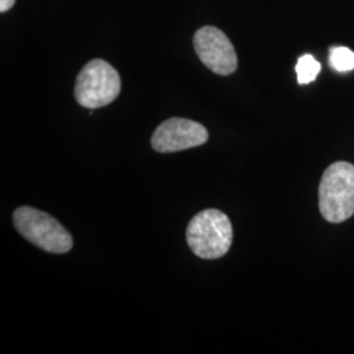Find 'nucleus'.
I'll return each mask as SVG.
<instances>
[{
	"label": "nucleus",
	"instance_id": "20e7f679",
	"mask_svg": "<svg viewBox=\"0 0 354 354\" xmlns=\"http://www.w3.org/2000/svg\"><path fill=\"white\" fill-rule=\"evenodd\" d=\"M121 92V77L113 66L102 59L86 64L76 77L75 99L79 105L97 109L113 102Z\"/></svg>",
	"mask_w": 354,
	"mask_h": 354
},
{
	"label": "nucleus",
	"instance_id": "39448f33",
	"mask_svg": "<svg viewBox=\"0 0 354 354\" xmlns=\"http://www.w3.org/2000/svg\"><path fill=\"white\" fill-rule=\"evenodd\" d=\"M200 61L216 75L227 76L238 68V57L227 36L215 26L200 28L193 37Z\"/></svg>",
	"mask_w": 354,
	"mask_h": 354
},
{
	"label": "nucleus",
	"instance_id": "423d86ee",
	"mask_svg": "<svg viewBox=\"0 0 354 354\" xmlns=\"http://www.w3.org/2000/svg\"><path fill=\"white\" fill-rule=\"evenodd\" d=\"M209 140L206 127L188 118L174 117L156 127L151 137L155 151L162 153L178 152L198 147Z\"/></svg>",
	"mask_w": 354,
	"mask_h": 354
},
{
	"label": "nucleus",
	"instance_id": "f257e3e1",
	"mask_svg": "<svg viewBox=\"0 0 354 354\" xmlns=\"http://www.w3.org/2000/svg\"><path fill=\"white\" fill-rule=\"evenodd\" d=\"M232 236L230 218L215 209L194 215L187 227V241L192 252L205 260L223 257L231 248Z\"/></svg>",
	"mask_w": 354,
	"mask_h": 354
},
{
	"label": "nucleus",
	"instance_id": "0eeeda50",
	"mask_svg": "<svg viewBox=\"0 0 354 354\" xmlns=\"http://www.w3.org/2000/svg\"><path fill=\"white\" fill-rule=\"evenodd\" d=\"M320 70H322V66L313 55H310V54L302 55L295 66L298 83L308 84V83L314 82L317 79V76L319 75Z\"/></svg>",
	"mask_w": 354,
	"mask_h": 354
},
{
	"label": "nucleus",
	"instance_id": "1a4fd4ad",
	"mask_svg": "<svg viewBox=\"0 0 354 354\" xmlns=\"http://www.w3.org/2000/svg\"><path fill=\"white\" fill-rule=\"evenodd\" d=\"M16 0H0V12L4 13L10 11L15 6Z\"/></svg>",
	"mask_w": 354,
	"mask_h": 354
},
{
	"label": "nucleus",
	"instance_id": "f03ea898",
	"mask_svg": "<svg viewBox=\"0 0 354 354\" xmlns=\"http://www.w3.org/2000/svg\"><path fill=\"white\" fill-rule=\"evenodd\" d=\"M319 210L326 221L342 223L354 214V165H329L319 185Z\"/></svg>",
	"mask_w": 354,
	"mask_h": 354
},
{
	"label": "nucleus",
	"instance_id": "6e6552de",
	"mask_svg": "<svg viewBox=\"0 0 354 354\" xmlns=\"http://www.w3.org/2000/svg\"><path fill=\"white\" fill-rule=\"evenodd\" d=\"M330 66L339 73H348L354 68V53L348 48H335L330 53Z\"/></svg>",
	"mask_w": 354,
	"mask_h": 354
},
{
	"label": "nucleus",
	"instance_id": "7ed1b4c3",
	"mask_svg": "<svg viewBox=\"0 0 354 354\" xmlns=\"http://www.w3.org/2000/svg\"><path fill=\"white\" fill-rule=\"evenodd\" d=\"M13 225L26 241L49 253H66L73 248V236L51 215L21 206L13 213Z\"/></svg>",
	"mask_w": 354,
	"mask_h": 354
}]
</instances>
